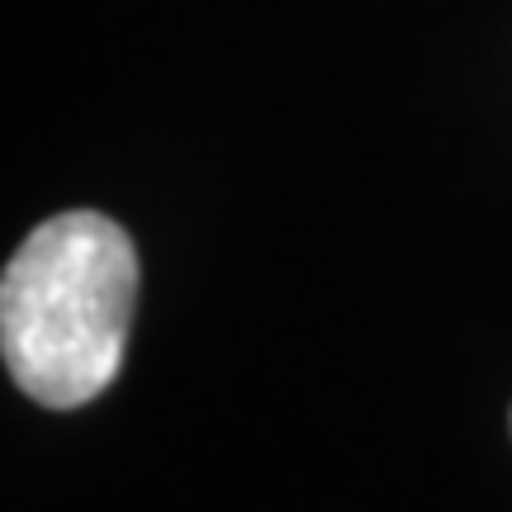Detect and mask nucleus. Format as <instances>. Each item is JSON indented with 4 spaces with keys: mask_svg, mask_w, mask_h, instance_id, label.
<instances>
[{
    "mask_svg": "<svg viewBox=\"0 0 512 512\" xmlns=\"http://www.w3.org/2000/svg\"><path fill=\"white\" fill-rule=\"evenodd\" d=\"M138 252L114 219L72 209L19 242L0 280V351L43 408H81L124 366Z\"/></svg>",
    "mask_w": 512,
    "mask_h": 512,
    "instance_id": "f257e3e1",
    "label": "nucleus"
}]
</instances>
